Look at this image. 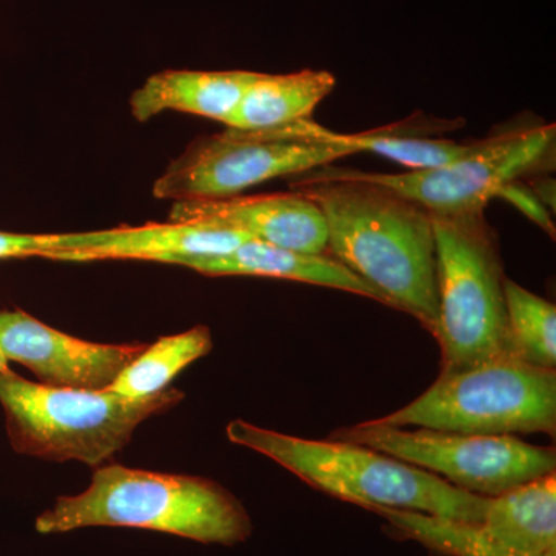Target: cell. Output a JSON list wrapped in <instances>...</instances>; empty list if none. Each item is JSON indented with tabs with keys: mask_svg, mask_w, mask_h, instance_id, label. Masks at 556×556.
<instances>
[{
	"mask_svg": "<svg viewBox=\"0 0 556 556\" xmlns=\"http://www.w3.org/2000/svg\"><path fill=\"white\" fill-rule=\"evenodd\" d=\"M500 199L507 200L508 203L517 206L526 217L536 223L541 229L546 230L548 236L555 237V225L552 222L551 214H548L546 206L541 203V200L538 199L535 192L530 189V186L526 185L525 179H519V181L511 182L507 188H504L503 192L500 193Z\"/></svg>",
	"mask_w": 556,
	"mask_h": 556,
	"instance_id": "22",
	"label": "cell"
},
{
	"mask_svg": "<svg viewBox=\"0 0 556 556\" xmlns=\"http://www.w3.org/2000/svg\"><path fill=\"white\" fill-rule=\"evenodd\" d=\"M84 527H137L222 546H236L252 535L247 510L217 482L119 464L98 468L89 489L58 497L36 519L42 535Z\"/></svg>",
	"mask_w": 556,
	"mask_h": 556,
	"instance_id": "2",
	"label": "cell"
},
{
	"mask_svg": "<svg viewBox=\"0 0 556 556\" xmlns=\"http://www.w3.org/2000/svg\"><path fill=\"white\" fill-rule=\"evenodd\" d=\"M354 155L339 144L295 141L273 129L239 130L197 139L153 186L160 200H222L287 175L305 174Z\"/></svg>",
	"mask_w": 556,
	"mask_h": 556,
	"instance_id": "9",
	"label": "cell"
},
{
	"mask_svg": "<svg viewBox=\"0 0 556 556\" xmlns=\"http://www.w3.org/2000/svg\"><path fill=\"white\" fill-rule=\"evenodd\" d=\"M412 464L456 489L495 497L544 475L555 473V447L527 444L517 437H479L387 426L378 419L342 428L329 437Z\"/></svg>",
	"mask_w": 556,
	"mask_h": 556,
	"instance_id": "7",
	"label": "cell"
},
{
	"mask_svg": "<svg viewBox=\"0 0 556 556\" xmlns=\"http://www.w3.org/2000/svg\"><path fill=\"white\" fill-rule=\"evenodd\" d=\"M305 174L292 188L324 215L325 254L380 292L387 306L408 313L433 332L438 283L431 212L353 169L321 166Z\"/></svg>",
	"mask_w": 556,
	"mask_h": 556,
	"instance_id": "1",
	"label": "cell"
},
{
	"mask_svg": "<svg viewBox=\"0 0 556 556\" xmlns=\"http://www.w3.org/2000/svg\"><path fill=\"white\" fill-rule=\"evenodd\" d=\"M278 137L295 141L339 144L354 153L371 152L388 160L404 164L409 169H430L444 166L470 152L473 142L448 141V139H426L407 137L401 131L380 130L368 134H338L318 126L311 119L298 121L288 126L274 127Z\"/></svg>",
	"mask_w": 556,
	"mask_h": 556,
	"instance_id": "17",
	"label": "cell"
},
{
	"mask_svg": "<svg viewBox=\"0 0 556 556\" xmlns=\"http://www.w3.org/2000/svg\"><path fill=\"white\" fill-rule=\"evenodd\" d=\"M378 420L479 437H555L556 372L519 358L441 372L416 401Z\"/></svg>",
	"mask_w": 556,
	"mask_h": 556,
	"instance_id": "6",
	"label": "cell"
},
{
	"mask_svg": "<svg viewBox=\"0 0 556 556\" xmlns=\"http://www.w3.org/2000/svg\"><path fill=\"white\" fill-rule=\"evenodd\" d=\"M334 87V76L325 70H302L288 75L258 73L244 91L228 127L265 130L311 119Z\"/></svg>",
	"mask_w": 556,
	"mask_h": 556,
	"instance_id": "16",
	"label": "cell"
},
{
	"mask_svg": "<svg viewBox=\"0 0 556 556\" xmlns=\"http://www.w3.org/2000/svg\"><path fill=\"white\" fill-rule=\"evenodd\" d=\"M257 76V72L244 70H166L155 73L131 94V115L139 123H146L166 110H177L228 126L244 91Z\"/></svg>",
	"mask_w": 556,
	"mask_h": 556,
	"instance_id": "14",
	"label": "cell"
},
{
	"mask_svg": "<svg viewBox=\"0 0 556 556\" xmlns=\"http://www.w3.org/2000/svg\"><path fill=\"white\" fill-rule=\"evenodd\" d=\"M508 331L519 361L555 369L556 308L548 300L504 280Z\"/></svg>",
	"mask_w": 556,
	"mask_h": 556,
	"instance_id": "20",
	"label": "cell"
},
{
	"mask_svg": "<svg viewBox=\"0 0 556 556\" xmlns=\"http://www.w3.org/2000/svg\"><path fill=\"white\" fill-rule=\"evenodd\" d=\"M212 346L211 331L201 325L182 334L167 336L146 348L108 390L130 399L153 396L166 390L188 365L211 353Z\"/></svg>",
	"mask_w": 556,
	"mask_h": 556,
	"instance_id": "18",
	"label": "cell"
},
{
	"mask_svg": "<svg viewBox=\"0 0 556 556\" xmlns=\"http://www.w3.org/2000/svg\"><path fill=\"white\" fill-rule=\"evenodd\" d=\"M170 222L207 223L291 251L325 254L327 225L320 208L302 192L175 201Z\"/></svg>",
	"mask_w": 556,
	"mask_h": 556,
	"instance_id": "11",
	"label": "cell"
},
{
	"mask_svg": "<svg viewBox=\"0 0 556 556\" xmlns=\"http://www.w3.org/2000/svg\"><path fill=\"white\" fill-rule=\"evenodd\" d=\"M376 515L404 540L416 541L442 556H525L511 551L482 529L479 522L431 517L419 511L375 507Z\"/></svg>",
	"mask_w": 556,
	"mask_h": 556,
	"instance_id": "19",
	"label": "cell"
},
{
	"mask_svg": "<svg viewBox=\"0 0 556 556\" xmlns=\"http://www.w3.org/2000/svg\"><path fill=\"white\" fill-rule=\"evenodd\" d=\"M185 394L166 388L130 399L110 390H76L30 382L0 371V404L11 445L40 459L79 460L100 466L129 444L139 424L174 408Z\"/></svg>",
	"mask_w": 556,
	"mask_h": 556,
	"instance_id": "5",
	"label": "cell"
},
{
	"mask_svg": "<svg viewBox=\"0 0 556 556\" xmlns=\"http://www.w3.org/2000/svg\"><path fill=\"white\" fill-rule=\"evenodd\" d=\"M232 444L276 460L306 484L329 496L371 510L419 511L431 517L481 522L489 497L456 489L445 479L378 450L343 441H311L232 420Z\"/></svg>",
	"mask_w": 556,
	"mask_h": 556,
	"instance_id": "3",
	"label": "cell"
},
{
	"mask_svg": "<svg viewBox=\"0 0 556 556\" xmlns=\"http://www.w3.org/2000/svg\"><path fill=\"white\" fill-rule=\"evenodd\" d=\"M9 368V361L3 356L2 350H0V371H7Z\"/></svg>",
	"mask_w": 556,
	"mask_h": 556,
	"instance_id": "23",
	"label": "cell"
},
{
	"mask_svg": "<svg viewBox=\"0 0 556 556\" xmlns=\"http://www.w3.org/2000/svg\"><path fill=\"white\" fill-rule=\"evenodd\" d=\"M204 276H258L285 278L300 283L316 285L353 292L387 305L386 299L367 281L328 254H308L273 247L260 240H248L239 248L222 255H193L172 260Z\"/></svg>",
	"mask_w": 556,
	"mask_h": 556,
	"instance_id": "13",
	"label": "cell"
},
{
	"mask_svg": "<svg viewBox=\"0 0 556 556\" xmlns=\"http://www.w3.org/2000/svg\"><path fill=\"white\" fill-rule=\"evenodd\" d=\"M433 215V214H431ZM441 372L518 358L508 331L504 268L484 211L433 215Z\"/></svg>",
	"mask_w": 556,
	"mask_h": 556,
	"instance_id": "4",
	"label": "cell"
},
{
	"mask_svg": "<svg viewBox=\"0 0 556 556\" xmlns=\"http://www.w3.org/2000/svg\"><path fill=\"white\" fill-rule=\"evenodd\" d=\"M70 233L0 232V258L46 257L67 251Z\"/></svg>",
	"mask_w": 556,
	"mask_h": 556,
	"instance_id": "21",
	"label": "cell"
},
{
	"mask_svg": "<svg viewBox=\"0 0 556 556\" xmlns=\"http://www.w3.org/2000/svg\"><path fill=\"white\" fill-rule=\"evenodd\" d=\"M555 124H530L473 141V148L444 166L402 174L354 170L416 201L433 215L484 211L511 182L555 169Z\"/></svg>",
	"mask_w": 556,
	"mask_h": 556,
	"instance_id": "8",
	"label": "cell"
},
{
	"mask_svg": "<svg viewBox=\"0 0 556 556\" xmlns=\"http://www.w3.org/2000/svg\"><path fill=\"white\" fill-rule=\"evenodd\" d=\"M251 240L240 230L207 223H150L138 228H116L73 233L72 248L53 260H149L170 263L178 257L228 254Z\"/></svg>",
	"mask_w": 556,
	"mask_h": 556,
	"instance_id": "12",
	"label": "cell"
},
{
	"mask_svg": "<svg viewBox=\"0 0 556 556\" xmlns=\"http://www.w3.org/2000/svg\"><path fill=\"white\" fill-rule=\"evenodd\" d=\"M148 345H102L47 327L24 311H0V350L43 386L108 390Z\"/></svg>",
	"mask_w": 556,
	"mask_h": 556,
	"instance_id": "10",
	"label": "cell"
},
{
	"mask_svg": "<svg viewBox=\"0 0 556 556\" xmlns=\"http://www.w3.org/2000/svg\"><path fill=\"white\" fill-rule=\"evenodd\" d=\"M482 529L525 556H556V471L486 501Z\"/></svg>",
	"mask_w": 556,
	"mask_h": 556,
	"instance_id": "15",
	"label": "cell"
}]
</instances>
